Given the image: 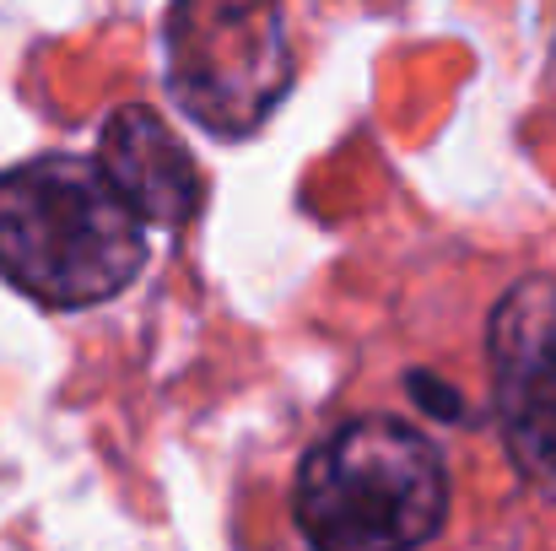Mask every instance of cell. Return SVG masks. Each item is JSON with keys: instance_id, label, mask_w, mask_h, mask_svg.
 <instances>
[{"instance_id": "6da1fadb", "label": "cell", "mask_w": 556, "mask_h": 551, "mask_svg": "<svg viewBox=\"0 0 556 551\" xmlns=\"http://www.w3.org/2000/svg\"><path fill=\"white\" fill-rule=\"evenodd\" d=\"M141 265V216L98 163L38 158L0 174V276L16 292L49 309H87L125 292Z\"/></svg>"}, {"instance_id": "7a4b0ae2", "label": "cell", "mask_w": 556, "mask_h": 551, "mask_svg": "<svg viewBox=\"0 0 556 551\" xmlns=\"http://www.w3.org/2000/svg\"><path fill=\"white\" fill-rule=\"evenodd\" d=\"M292 509L314 551H421L448 519V471L410 422L357 416L308 449Z\"/></svg>"}, {"instance_id": "3957f363", "label": "cell", "mask_w": 556, "mask_h": 551, "mask_svg": "<svg viewBox=\"0 0 556 551\" xmlns=\"http://www.w3.org/2000/svg\"><path fill=\"white\" fill-rule=\"evenodd\" d=\"M168 92L211 136H254L292 92V43L276 0H174L163 16Z\"/></svg>"}, {"instance_id": "277c9868", "label": "cell", "mask_w": 556, "mask_h": 551, "mask_svg": "<svg viewBox=\"0 0 556 551\" xmlns=\"http://www.w3.org/2000/svg\"><path fill=\"white\" fill-rule=\"evenodd\" d=\"M497 427L514 465L556 487V276H525L503 292L486 330Z\"/></svg>"}, {"instance_id": "5b68a950", "label": "cell", "mask_w": 556, "mask_h": 551, "mask_svg": "<svg viewBox=\"0 0 556 551\" xmlns=\"http://www.w3.org/2000/svg\"><path fill=\"white\" fill-rule=\"evenodd\" d=\"M98 168L141 222H157V227H185L205 200L189 147L147 103H125L109 114L103 141H98Z\"/></svg>"}, {"instance_id": "8992f818", "label": "cell", "mask_w": 556, "mask_h": 551, "mask_svg": "<svg viewBox=\"0 0 556 551\" xmlns=\"http://www.w3.org/2000/svg\"><path fill=\"white\" fill-rule=\"evenodd\" d=\"M405 384H410V400H416L421 411H432L438 422H459V416H465V400H459L438 373H410Z\"/></svg>"}]
</instances>
